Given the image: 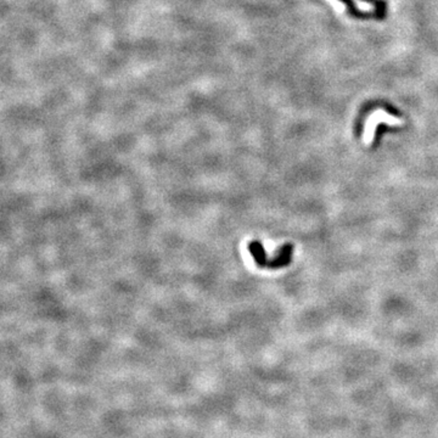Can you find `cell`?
<instances>
[{
    "mask_svg": "<svg viewBox=\"0 0 438 438\" xmlns=\"http://www.w3.org/2000/svg\"><path fill=\"white\" fill-rule=\"evenodd\" d=\"M292 253H294V245L292 243H285L284 246L279 248L276 255L273 258L269 259L267 263V268L269 269H280L285 268L291 263Z\"/></svg>",
    "mask_w": 438,
    "mask_h": 438,
    "instance_id": "obj_1",
    "label": "cell"
},
{
    "mask_svg": "<svg viewBox=\"0 0 438 438\" xmlns=\"http://www.w3.org/2000/svg\"><path fill=\"white\" fill-rule=\"evenodd\" d=\"M248 251H250L251 256L255 259L256 264L259 268H267V263H268V256H267L266 250H264L263 245L259 240H252L248 243Z\"/></svg>",
    "mask_w": 438,
    "mask_h": 438,
    "instance_id": "obj_2",
    "label": "cell"
},
{
    "mask_svg": "<svg viewBox=\"0 0 438 438\" xmlns=\"http://www.w3.org/2000/svg\"><path fill=\"white\" fill-rule=\"evenodd\" d=\"M339 1H342L344 5H346L347 10H348V12L353 17H357V19H362V20L377 19L376 12H362L360 11L358 7L356 6V4H354L353 0H339Z\"/></svg>",
    "mask_w": 438,
    "mask_h": 438,
    "instance_id": "obj_3",
    "label": "cell"
},
{
    "mask_svg": "<svg viewBox=\"0 0 438 438\" xmlns=\"http://www.w3.org/2000/svg\"><path fill=\"white\" fill-rule=\"evenodd\" d=\"M364 1L372 4L375 6V12L377 15V20H382L387 14V4L383 0H364Z\"/></svg>",
    "mask_w": 438,
    "mask_h": 438,
    "instance_id": "obj_4",
    "label": "cell"
}]
</instances>
